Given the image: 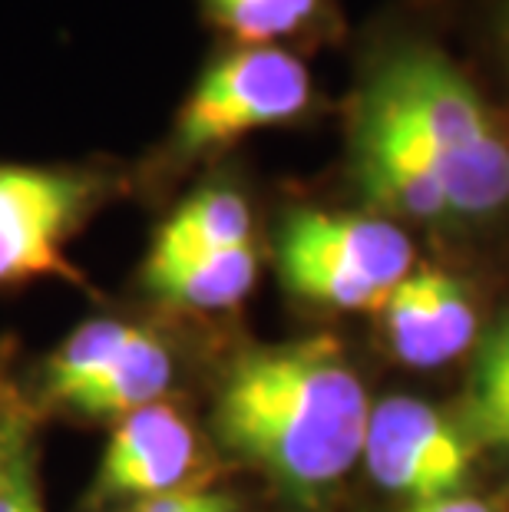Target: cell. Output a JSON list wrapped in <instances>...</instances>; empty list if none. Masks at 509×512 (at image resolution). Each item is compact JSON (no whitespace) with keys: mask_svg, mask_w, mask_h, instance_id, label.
<instances>
[{"mask_svg":"<svg viewBox=\"0 0 509 512\" xmlns=\"http://www.w3.org/2000/svg\"><path fill=\"white\" fill-rule=\"evenodd\" d=\"M374 403L334 337L255 344L225 364L209 430L295 509L318 512L364 453Z\"/></svg>","mask_w":509,"mask_h":512,"instance_id":"obj_1","label":"cell"},{"mask_svg":"<svg viewBox=\"0 0 509 512\" xmlns=\"http://www.w3.org/2000/svg\"><path fill=\"white\" fill-rule=\"evenodd\" d=\"M357 100L400 126L437 179L450 222H483L509 209V136L440 47L387 43L367 63Z\"/></svg>","mask_w":509,"mask_h":512,"instance_id":"obj_2","label":"cell"},{"mask_svg":"<svg viewBox=\"0 0 509 512\" xmlns=\"http://www.w3.org/2000/svg\"><path fill=\"white\" fill-rule=\"evenodd\" d=\"M314 110L318 86L298 50L229 43L192 80L156 149L133 166V195H159L245 136L298 126Z\"/></svg>","mask_w":509,"mask_h":512,"instance_id":"obj_3","label":"cell"},{"mask_svg":"<svg viewBox=\"0 0 509 512\" xmlns=\"http://www.w3.org/2000/svg\"><path fill=\"white\" fill-rule=\"evenodd\" d=\"M129 195L133 166L113 156L0 162V291L37 281L90 291L70 245Z\"/></svg>","mask_w":509,"mask_h":512,"instance_id":"obj_4","label":"cell"},{"mask_svg":"<svg viewBox=\"0 0 509 512\" xmlns=\"http://www.w3.org/2000/svg\"><path fill=\"white\" fill-rule=\"evenodd\" d=\"M275 258L285 288L328 311L384 308L414 271V245L394 219L311 205L281 219Z\"/></svg>","mask_w":509,"mask_h":512,"instance_id":"obj_5","label":"cell"},{"mask_svg":"<svg viewBox=\"0 0 509 512\" xmlns=\"http://www.w3.org/2000/svg\"><path fill=\"white\" fill-rule=\"evenodd\" d=\"M205 443L176 397L110 423L100 463L73 512H119L205 483Z\"/></svg>","mask_w":509,"mask_h":512,"instance_id":"obj_6","label":"cell"},{"mask_svg":"<svg viewBox=\"0 0 509 512\" xmlns=\"http://www.w3.org/2000/svg\"><path fill=\"white\" fill-rule=\"evenodd\" d=\"M361 463L387 493L407 496L410 506L460 496L467 486L470 440L424 400L387 397L371 410Z\"/></svg>","mask_w":509,"mask_h":512,"instance_id":"obj_7","label":"cell"},{"mask_svg":"<svg viewBox=\"0 0 509 512\" xmlns=\"http://www.w3.org/2000/svg\"><path fill=\"white\" fill-rule=\"evenodd\" d=\"M258 265V245L186 255L146 252L136 278L139 288L169 311L222 314L235 311L252 294Z\"/></svg>","mask_w":509,"mask_h":512,"instance_id":"obj_8","label":"cell"},{"mask_svg":"<svg viewBox=\"0 0 509 512\" xmlns=\"http://www.w3.org/2000/svg\"><path fill=\"white\" fill-rule=\"evenodd\" d=\"M176 380V344L169 341V334L159 324L146 318L133 341L116 354V361L83 394L73 397L60 417L73 423H90V427H110V423L123 420L126 413L176 397Z\"/></svg>","mask_w":509,"mask_h":512,"instance_id":"obj_9","label":"cell"},{"mask_svg":"<svg viewBox=\"0 0 509 512\" xmlns=\"http://www.w3.org/2000/svg\"><path fill=\"white\" fill-rule=\"evenodd\" d=\"M245 245H258L252 195L238 179L212 176L172 205V212L156 225L146 252L186 255Z\"/></svg>","mask_w":509,"mask_h":512,"instance_id":"obj_10","label":"cell"},{"mask_svg":"<svg viewBox=\"0 0 509 512\" xmlns=\"http://www.w3.org/2000/svg\"><path fill=\"white\" fill-rule=\"evenodd\" d=\"M205 24L238 47H311L338 34L334 0H199Z\"/></svg>","mask_w":509,"mask_h":512,"instance_id":"obj_11","label":"cell"},{"mask_svg":"<svg viewBox=\"0 0 509 512\" xmlns=\"http://www.w3.org/2000/svg\"><path fill=\"white\" fill-rule=\"evenodd\" d=\"M384 331L391 341L394 354L410 367H440L450 357L443 351L437 321L430 314L427 288H424V271L414 268L391 291V298L384 301Z\"/></svg>","mask_w":509,"mask_h":512,"instance_id":"obj_12","label":"cell"},{"mask_svg":"<svg viewBox=\"0 0 509 512\" xmlns=\"http://www.w3.org/2000/svg\"><path fill=\"white\" fill-rule=\"evenodd\" d=\"M0 512H47L40 479V440L37 433L20 443L7 476L0 483Z\"/></svg>","mask_w":509,"mask_h":512,"instance_id":"obj_13","label":"cell"},{"mask_svg":"<svg viewBox=\"0 0 509 512\" xmlns=\"http://www.w3.org/2000/svg\"><path fill=\"white\" fill-rule=\"evenodd\" d=\"M119 512H245V506L229 489L196 486V489H182V493L149 499V503H139Z\"/></svg>","mask_w":509,"mask_h":512,"instance_id":"obj_14","label":"cell"},{"mask_svg":"<svg viewBox=\"0 0 509 512\" xmlns=\"http://www.w3.org/2000/svg\"><path fill=\"white\" fill-rule=\"evenodd\" d=\"M509 394V318L496 324V331L483 341L480 361L473 374V397Z\"/></svg>","mask_w":509,"mask_h":512,"instance_id":"obj_15","label":"cell"},{"mask_svg":"<svg viewBox=\"0 0 509 512\" xmlns=\"http://www.w3.org/2000/svg\"><path fill=\"white\" fill-rule=\"evenodd\" d=\"M473 430L480 433L486 443L509 450V394H490V397H473L470 403Z\"/></svg>","mask_w":509,"mask_h":512,"instance_id":"obj_16","label":"cell"},{"mask_svg":"<svg viewBox=\"0 0 509 512\" xmlns=\"http://www.w3.org/2000/svg\"><path fill=\"white\" fill-rule=\"evenodd\" d=\"M37 430H40V420L27 407L0 413V483H4L7 466H10V460H14V453L20 450V443H24L27 437H34Z\"/></svg>","mask_w":509,"mask_h":512,"instance_id":"obj_17","label":"cell"},{"mask_svg":"<svg viewBox=\"0 0 509 512\" xmlns=\"http://www.w3.org/2000/svg\"><path fill=\"white\" fill-rule=\"evenodd\" d=\"M17 354H14V344L0 341V413H10V410H24L27 407V397H24V380L17 374ZM30 410V407H27Z\"/></svg>","mask_w":509,"mask_h":512,"instance_id":"obj_18","label":"cell"},{"mask_svg":"<svg viewBox=\"0 0 509 512\" xmlns=\"http://www.w3.org/2000/svg\"><path fill=\"white\" fill-rule=\"evenodd\" d=\"M407 512H493V506L470 496H443V499H430V503H414Z\"/></svg>","mask_w":509,"mask_h":512,"instance_id":"obj_19","label":"cell"},{"mask_svg":"<svg viewBox=\"0 0 509 512\" xmlns=\"http://www.w3.org/2000/svg\"><path fill=\"white\" fill-rule=\"evenodd\" d=\"M500 43H503V57L509 63V4L503 7V17H500Z\"/></svg>","mask_w":509,"mask_h":512,"instance_id":"obj_20","label":"cell"}]
</instances>
